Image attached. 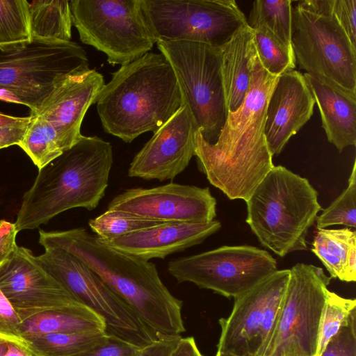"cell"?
<instances>
[{"mask_svg":"<svg viewBox=\"0 0 356 356\" xmlns=\"http://www.w3.org/2000/svg\"><path fill=\"white\" fill-rule=\"evenodd\" d=\"M24 117H15L0 113V126L14 124L23 120Z\"/></svg>","mask_w":356,"mask_h":356,"instance_id":"obj_44","label":"cell"},{"mask_svg":"<svg viewBox=\"0 0 356 356\" xmlns=\"http://www.w3.org/2000/svg\"><path fill=\"white\" fill-rule=\"evenodd\" d=\"M292 1L256 0L247 24L264 26L278 40L292 49Z\"/></svg>","mask_w":356,"mask_h":356,"instance_id":"obj_26","label":"cell"},{"mask_svg":"<svg viewBox=\"0 0 356 356\" xmlns=\"http://www.w3.org/2000/svg\"><path fill=\"white\" fill-rule=\"evenodd\" d=\"M155 42L188 41L220 47L247 19L234 0H140Z\"/></svg>","mask_w":356,"mask_h":356,"instance_id":"obj_9","label":"cell"},{"mask_svg":"<svg viewBox=\"0 0 356 356\" xmlns=\"http://www.w3.org/2000/svg\"><path fill=\"white\" fill-rule=\"evenodd\" d=\"M315 103L302 73L292 70L279 76L268 99L264 129L272 156L280 154L291 137L307 122Z\"/></svg>","mask_w":356,"mask_h":356,"instance_id":"obj_19","label":"cell"},{"mask_svg":"<svg viewBox=\"0 0 356 356\" xmlns=\"http://www.w3.org/2000/svg\"><path fill=\"white\" fill-rule=\"evenodd\" d=\"M39 243L83 261L159 338L185 332L182 302L164 285L154 263L112 248L84 228L40 230Z\"/></svg>","mask_w":356,"mask_h":356,"instance_id":"obj_2","label":"cell"},{"mask_svg":"<svg viewBox=\"0 0 356 356\" xmlns=\"http://www.w3.org/2000/svg\"><path fill=\"white\" fill-rule=\"evenodd\" d=\"M30 121L29 115L24 117V120L19 122L0 126V149L14 145H19L26 134Z\"/></svg>","mask_w":356,"mask_h":356,"instance_id":"obj_38","label":"cell"},{"mask_svg":"<svg viewBox=\"0 0 356 356\" xmlns=\"http://www.w3.org/2000/svg\"><path fill=\"white\" fill-rule=\"evenodd\" d=\"M278 77L263 67L256 53L246 95L236 111L227 113L216 141L209 144L200 130L196 133L200 170L230 200H248L274 166L264 129L268 99Z\"/></svg>","mask_w":356,"mask_h":356,"instance_id":"obj_1","label":"cell"},{"mask_svg":"<svg viewBox=\"0 0 356 356\" xmlns=\"http://www.w3.org/2000/svg\"><path fill=\"white\" fill-rule=\"evenodd\" d=\"M17 233L15 223L0 220V263L8 259L16 248Z\"/></svg>","mask_w":356,"mask_h":356,"instance_id":"obj_40","label":"cell"},{"mask_svg":"<svg viewBox=\"0 0 356 356\" xmlns=\"http://www.w3.org/2000/svg\"><path fill=\"white\" fill-rule=\"evenodd\" d=\"M308 179L274 165L246 200V222L260 243L283 257L307 250V236L322 209Z\"/></svg>","mask_w":356,"mask_h":356,"instance_id":"obj_5","label":"cell"},{"mask_svg":"<svg viewBox=\"0 0 356 356\" xmlns=\"http://www.w3.org/2000/svg\"><path fill=\"white\" fill-rule=\"evenodd\" d=\"M168 270L179 283L191 282L236 298L277 269L276 260L264 250L251 245H225L171 260Z\"/></svg>","mask_w":356,"mask_h":356,"instance_id":"obj_13","label":"cell"},{"mask_svg":"<svg viewBox=\"0 0 356 356\" xmlns=\"http://www.w3.org/2000/svg\"><path fill=\"white\" fill-rule=\"evenodd\" d=\"M312 251L321 260L331 278L356 281V232L350 228L320 229Z\"/></svg>","mask_w":356,"mask_h":356,"instance_id":"obj_24","label":"cell"},{"mask_svg":"<svg viewBox=\"0 0 356 356\" xmlns=\"http://www.w3.org/2000/svg\"><path fill=\"white\" fill-rule=\"evenodd\" d=\"M108 209L163 222H207L216 216V200L208 187L171 182L127 189L113 198Z\"/></svg>","mask_w":356,"mask_h":356,"instance_id":"obj_14","label":"cell"},{"mask_svg":"<svg viewBox=\"0 0 356 356\" xmlns=\"http://www.w3.org/2000/svg\"><path fill=\"white\" fill-rule=\"evenodd\" d=\"M258 58L271 75L279 76L295 70L296 64L293 49L278 40L264 26L250 27Z\"/></svg>","mask_w":356,"mask_h":356,"instance_id":"obj_29","label":"cell"},{"mask_svg":"<svg viewBox=\"0 0 356 356\" xmlns=\"http://www.w3.org/2000/svg\"><path fill=\"white\" fill-rule=\"evenodd\" d=\"M291 46L296 64L307 74L356 92V47L334 16L296 6L292 9Z\"/></svg>","mask_w":356,"mask_h":356,"instance_id":"obj_12","label":"cell"},{"mask_svg":"<svg viewBox=\"0 0 356 356\" xmlns=\"http://www.w3.org/2000/svg\"><path fill=\"white\" fill-rule=\"evenodd\" d=\"M317 229L336 225L356 227V162L348 179V184L321 215L316 219Z\"/></svg>","mask_w":356,"mask_h":356,"instance_id":"obj_33","label":"cell"},{"mask_svg":"<svg viewBox=\"0 0 356 356\" xmlns=\"http://www.w3.org/2000/svg\"><path fill=\"white\" fill-rule=\"evenodd\" d=\"M92 330L106 332L104 321L82 303L38 312L22 318L20 323V334L26 342L47 334Z\"/></svg>","mask_w":356,"mask_h":356,"instance_id":"obj_23","label":"cell"},{"mask_svg":"<svg viewBox=\"0 0 356 356\" xmlns=\"http://www.w3.org/2000/svg\"><path fill=\"white\" fill-rule=\"evenodd\" d=\"M333 16L356 47V0H334Z\"/></svg>","mask_w":356,"mask_h":356,"instance_id":"obj_37","label":"cell"},{"mask_svg":"<svg viewBox=\"0 0 356 356\" xmlns=\"http://www.w3.org/2000/svg\"><path fill=\"white\" fill-rule=\"evenodd\" d=\"M88 69L85 50L72 41L32 40L0 47V100L34 113L59 81Z\"/></svg>","mask_w":356,"mask_h":356,"instance_id":"obj_6","label":"cell"},{"mask_svg":"<svg viewBox=\"0 0 356 356\" xmlns=\"http://www.w3.org/2000/svg\"><path fill=\"white\" fill-rule=\"evenodd\" d=\"M20 323L17 312L0 289V338L29 344L20 334Z\"/></svg>","mask_w":356,"mask_h":356,"instance_id":"obj_35","label":"cell"},{"mask_svg":"<svg viewBox=\"0 0 356 356\" xmlns=\"http://www.w3.org/2000/svg\"><path fill=\"white\" fill-rule=\"evenodd\" d=\"M138 349L126 341L106 334L95 346L74 356H136Z\"/></svg>","mask_w":356,"mask_h":356,"instance_id":"obj_36","label":"cell"},{"mask_svg":"<svg viewBox=\"0 0 356 356\" xmlns=\"http://www.w3.org/2000/svg\"><path fill=\"white\" fill-rule=\"evenodd\" d=\"M216 356H238L232 353H222V352H218L216 354ZM245 356H250V355H245Z\"/></svg>","mask_w":356,"mask_h":356,"instance_id":"obj_45","label":"cell"},{"mask_svg":"<svg viewBox=\"0 0 356 356\" xmlns=\"http://www.w3.org/2000/svg\"><path fill=\"white\" fill-rule=\"evenodd\" d=\"M331 277L299 263L290 269L273 335L263 356H314Z\"/></svg>","mask_w":356,"mask_h":356,"instance_id":"obj_10","label":"cell"},{"mask_svg":"<svg viewBox=\"0 0 356 356\" xmlns=\"http://www.w3.org/2000/svg\"><path fill=\"white\" fill-rule=\"evenodd\" d=\"M29 12L32 40L71 41L72 22L70 1H33L29 2Z\"/></svg>","mask_w":356,"mask_h":356,"instance_id":"obj_25","label":"cell"},{"mask_svg":"<svg viewBox=\"0 0 356 356\" xmlns=\"http://www.w3.org/2000/svg\"><path fill=\"white\" fill-rule=\"evenodd\" d=\"M31 40L29 1L0 0V47Z\"/></svg>","mask_w":356,"mask_h":356,"instance_id":"obj_31","label":"cell"},{"mask_svg":"<svg viewBox=\"0 0 356 356\" xmlns=\"http://www.w3.org/2000/svg\"><path fill=\"white\" fill-rule=\"evenodd\" d=\"M0 289L20 320L81 303L42 266L31 250L18 245L0 264Z\"/></svg>","mask_w":356,"mask_h":356,"instance_id":"obj_15","label":"cell"},{"mask_svg":"<svg viewBox=\"0 0 356 356\" xmlns=\"http://www.w3.org/2000/svg\"><path fill=\"white\" fill-rule=\"evenodd\" d=\"M167 222L141 217L127 211L107 209L88 222L91 230L106 241Z\"/></svg>","mask_w":356,"mask_h":356,"instance_id":"obj_30","label":"cell"},{"mask_svg":"<svg viewBox=\"0 0 356 356\" xmlns=\"http://www.w3.org/2000/svg\"><path fill=\"white\" fill-rule=\"evenodd\" d=\"M320 356H356V309Z\"/></svg>","mask_w":356,"mask_h":356,"instance_id":"obj_34","label":"cell"},{"mask_svg":"<svg viewBox=\"0 0 356 356\" xmlns=\"http://www.w3.org/2000/svg\"><path fill=\"white\" fill-rule=\"evenodd\" d=\"M290 269L277 270L251 289L234 298L232 312L219 319L217 351L238 356H255L266 307L273 296L286 286Z\"/></svg>","mask_w":356,"mask_h":356,"instance_id":"obj_18","label":"cell"},{"mask_svg":"<svg viewBox=\"0 0 356 356\" xmlns=\"http://www.w3.org/2000/svg\"><path fill=\"white\" fill-rule=\"evenodd\" d=\"M106 335L102 330L51 334L30 339L27 343L40 356H74L95 346Z\"/></svg>","mask_w":356,"mask_h":356,"instance_id":"obj_27","label":"cell"},{"mask_svg":"<svg viewBox=\"0 0 356 356\" xmlns=\"http://www.w3.org/2000/svg\"><path fill=\"white\" fill-rule=\"evenodd\" d=\"M181 336L161 337L139 348L136 356H171Z\"/></svg>","mask_w":356,"mask_h":356,"instance_id":"obj_39","label":"cell"},{"mask_svg":"<svg viewBox=\"0 0 356 356\" xmlns=\"http://www.w3.org/2000/svg\"><path fill=\"white\" fill-rule=\"evenodd\" d=\"M104 84V76L94 69L69 74L56 83L39 109L30 115L51 125L65 152L82 136L83 119L88 108L96 103Z\"/></svg>","mask_w":356,"mask_h":356,"instance_id":"obj_17","label":"cell"},{"mask_svg":"<svg viewBox=\"0 0 356 356\" xmlns=\"http://www.w3.org/2000/svg\"><path fill=\"white\" fill-rule=\"evenodd\" d=\"M198 130L189 108L182 105L136 154L128 175L161 181L173 179L186 169L195 156Z\"/></svg>","mask_w":356,"mask_h":356,"instance_id":"obj_16","label":"cell"},{"mask_svg":"<svg viewBox=\"0 0 356 356\" xmlns=\"http://www.w3.org/2000/svg\"><path fill=\"white\" fill-rule=\"evenodd\" d=\"M220 227L221 223L214 220L207 222H167L109 240H101L120 251L149 261L164 259L200 244Z\"/></svg>","mask_w":356,"mask_h":356,"instance_id":"obj_20","label":"cell"},{"mask_svg":"<svg viewBox=\"0 0 356 356\" xmlns=\"http://www.w3.org/2000/svg\"><path fill=\"white\" fill-rule=\"evenodd\" d=\"M156 44L172 65L184 104L202 138L214 143L227 115L219 47L188 41Z\"/></svg>","mask_w":356,"mask_h":356,"instance_id":"obj_7","label":"cell"},{"mask_svg":"<svg viewBox=\"0 0 356 356\" xmlns=\"http://www.w3.org/2000/svg\"><path fill=\"white\" fill-rule=\"evenodd\" d=\"M96 104L104 131L131 143L156 131L184 102L170 62L148 52L113 73Z\"/></svg>","mask_w":356,"mask_h":356,"instance_id":"obj_3","label":"cell"},{"mask_svg":"<svg viewBox=\"0 0 356 356\" xmlns=\"http://www.w3.org/2000/svg\"><path fill=\"white\" fill-rule=\"evenodd\" d=\"M113 162L110 143L84 136L39 169L23 195L15 222L18 232L47 223L74 208L95 209L105 195Z\"/></svg>","mask_w":356,"mask_h":356,"instance_id":"obj_4","label":"cell"},{"mask_svg":"<svg viewBox=\"0 0 356 356\" xmlns=\"http://www.w3.org/2000/svg\"><path fill=\"white\" fill-rule=\"evenodd\" d=\"M0 356H40L29 344L0 338Z\"/></svg>","mask_w":356,"mask_h":356,"instance_id":"obj_41","label":"cell"},{"mask_svg":"<svg viewBox=\"0 0 356 356\" xmlns=\"http://www.w3.org/2000/svg\"><path fill=\"white\" fill-rule=\"evenodd\" d=\"M219 49L226 108L227 113L234 112L248 92L257 53L252 29L244 25Z\"/></svg>","mask_w":356,"mask_h":356,"instance_id":"obj_22","label":"cell"},{"mask_svg":"<svg viewBox=\"0 0 356 356\" xmlns=\"http://www.w3.org/2000/svg\"><path fill=\"white\" fill-rule=\"evenodd\" d=\"M355 309V299L344 298L328 290L320 320L316 355H321Z\"/></svg>","mask_w":356,"mask_h":356,"instance_id":"obj_32","label":"cell"},{"mask_svg":"<svg viewBox=\"0 0 356 356\" xmlns=\"http://www.w3.org/2000/svg\"><path fill=\"white\" fill-rule=\"evenodd\" d=\"M305 81L319 108L328 141L339 152L356 144V92L325 83L307 73Z\"/></svg>","mask_w":356,"mask_h":356,"instance_id":"obj_21","label":"cell"},{"mask_svg":"<svg viewBox=\"0 0 356 356\" xmlns=\"http://www.w3.org/2000/svg\"><path fill=\"white\" fill-rule=\"evenodd\" d=\"M334 0H305L297 4L301 8L322 16H333Z\"/></svg>","mask_w":356,"mask_h":356,"instance_id":"obj_42","label":"cell"},{"mask_svg":"<svg viewBox=\"0 0 356 356\" xmlns=\"http://www.w3.org/2000/svg\"><path fill=\"white\" fill-rule=\"evenodd\" d=\"M37 259L78 301L104 320L106 334L138 348L159 339L88 266L70 252L48 247Z\"/></svg>","mask_w":356,"mask_h":356,"instance_id":"obj_11","label":"cell"},{"mask_svg":"<svg viewBox=\"0 0 356 356\" xmlns=\"http://www.w3.org/2000/svg\"><path fill=\"white\" fill-rule=\"evenodd\" d=\"M30 116L31 121L19 146L40 169L64 151L51 125L41 118Z\"/></svg>","mask_w":356,"mask_h":356,"instance_id":"obj_28","label":"cell"},{"mask_svg":"<svg viewBox=\"0 0 356 356\" xmlns=\"http://www.w3.org/2000/svg\"><path fill=\"white\" fill-rule=\"evenodd\" d=\"M171 356H203L193 337H181Z\"/></svg>","mask_w":356,"mask_h":356,"instance_id":"obj_43","label":"cell"},{"mask_svg":"<svg viewBox=\"0 0 356 356\" xmlns=\"http://www.w3.org/2000/svg\"><path fill=\"white\" fill-rule=\"evenodd\" d=\"M70 7L80 40L104 53L111 65L133 62L156 43L140 0H71Z\"/></svg>","mask_w":356,"mask_h":356,"instance_id":"obj_8","label":"cell"}]
</instances>
